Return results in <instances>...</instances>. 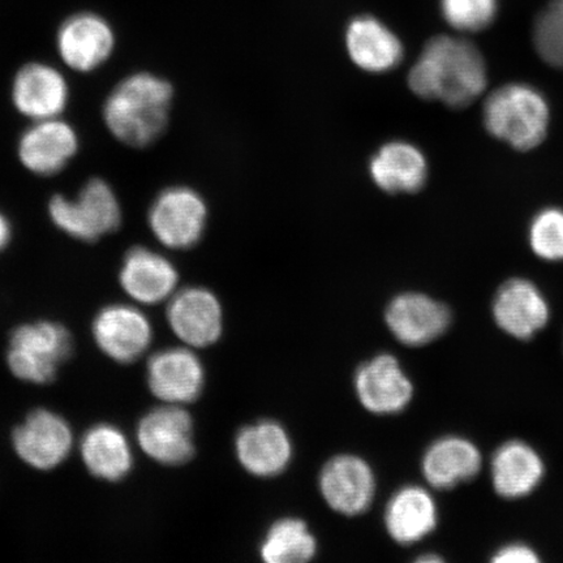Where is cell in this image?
<instances>
[{"instance_id":"cell-1","label":"cell","mask_w":563,"mask_h":563,"mask_svg":"<svg viewBox=\"0 0 563 563\" xmlns=\"http://www.w3.org/2000/svg\"><path fill=\"white\" fill-rule=\"evenodd\" d=\"M408 86L424 100L461 109L484 93L488 86L487 66L471 42L440 35L421 52L408 75Z\"/></svg>"},{"instance_id":"cell-2","label":"cell","mask_w":563,"mask_h":563,"mask_svg":"<svg viewBox=\"0 0 563 563\" xmlns=\"http://www.w3.org/2000/svg\"><path fill=\"white\" fill-rule=\"evenodd\" d=\"M174 90L152 74H135L119 82L104 102L106 125L123 144L144 147L166 130Z\"/></svg>"},{"instance_id":"cell-3","label":"cell","mask_w":563,"mask_h":563,"mask_svg":"<svg viewBox=\"0 0 563 563\" xmlns=\"http://www.w3.org/2000/svg\"><path fill=\"white\" fill-rule=\"evenodd\" d=\"M484 124L492 136L526 152L543 143L549 126L545 97L527 84H508L484 103Z\"/></svg>"},{"instance_id":"cell-4","label":"cell","mask_w":563,"mask_h":563,"mask_svg":"<svg viewBox=\"0 0 563 563\" xmlns=\"http://www.w3.org/2000/svg\"><path fill=\"white\" fill-rule=\"evenodd\" d=\"M70 352L73 338L68 330L60 323L40 321L12 333L7 362L18 378L44 385L53 382Z\"/></svg>"},{"instance_id":"cell-5","label":"cell","mask_w":563,"mask_h":563,"mask_svg":"<svg viewBox=\"0 0 563 563\" xmlns=\"http://www.w3.org/2000/svg\"><path fill=\"white\" fill-rule=\"evenodd\" d=\"M48 214L56 228L79 241L96 242L121 227L122 210L112 188L102 179H90L76 200L54 196Z\"/></svg>"},{"instance_id":"cell-6","label":"cell","mask_w":563,"mask_h":563,"mask_svg":"<svg viewBox=\"0 0 563 563\" xmlns=\"http://www.w3.org/2000/svg\"><path fill=\"white\" fill-rule=\"evenodd\" d=\"M208 209L188 187L165 189L150 210V227L158 241L173 250L191 249L206 230Z\"/></svg>"},{"instance_id":"cell-7","label":"cell","mask_w":563,"mask_h":563,"mask_svg":"<svg viewBox=\"0 0 563 563\" xmlns=\"http://www.w3.org/2000/svg\"><path fill=\"white\" fill-rule=\"evenodd\" d=\"M492 309L497 327L519 341L531 340L540 333L551 317L544 294L525 278L506 280L498 288Z\"/></svg>"},{"instance_id":"cell-8","label":"cell","mask_w":563,"mask_h":563,"mask_svg":"<svg viewBox=\"0 0 563 563\" xmlns=\"http://www.w3.org/2000/svg\"><path fill=\"white\" fill-rule=\"evenodd\" d=\"M141 449L162 464L178 466L195 454L191 415L180 407H159L140 421Z\"/></svg>"},{"instance_id":"cell-9","label":"cell","mask_w":563,"mask_h":563,"mask_svg":"<svg viewBox=\"0 0 563 563\" xmlns=\"http://www.w3.org/2000/svg\"><path fill=\"white\" fill-rule=\"evenodd\" d=\"M385 319L400 343L418 347L445 333L452 322V313L445 305L424 294L407 292L390 301Z\"/></svg>"},{"instance_id":"cell-10","label":"cell","mask_w":563,"mask_h":563,"mask_svg":"<svg viewBox=\"0 0 563 563\" xmlns=\"http://www.w3.org/2000/svg\"><path fill=\"white\" fill-rule=\"evenodd\" d=\"M18 455L37 470H53L73 448V432L65 419L47 410L30 415L12 435Z\"/></svg>"},{"instance_id":"cell-11","label":"cell","mask_w":563,"mask_h":563,"mask_svg":"<svg viewBox=\"0 0 563 563\" xmlns=\"http://www.w3.org/2000/svg\"><path fill=\"white\" fill-rule=\"evenodd\" d=\"M56 46L69 68L90 73L109 59L114 51L115 35L108 21L95 13H79L62 24Z\"/></svg>"},{"instance_id":"cell-12","label":"cell","mask_w":563,"mask_h":563,"mask_svg":"<svg viewBox=\"0 0 563 563\" xmlns=\"http://www.w3.org/2000/svg\"><path fill=\"white\" fill-rule=\"evenodd\" d=\"M320 489L330 508L344 516H357L372 504L375 475L362 457L335 456L322 470Z\"/></svg>"},{"instance_id":"cell-13","label":"cell","mask_w":563,"mask_h":563,"mask_svg":"<svg viewBox=\"0 0 563 563\" xmlns=\"http://www.w3.org/2000/svg\"><path fill=\"white\" fill-rule=\"evenodd\" d=\"M95 340L112 361L129 364L137 361L152 342L146 317L130 306H109L93 322Z\"/></svg>"},{"instance_id":"cell-14","label":"cell","mask_w":563,"mask_h":563,"mask_svg":"<svg viewBox=\"0 0 563 563\" xmlns=\"http://www.w3.org/2000/svg\"><path fill=\"white\" fill-rule=\"evenodd\" d=\"M167 320L183 342L208 347L222 334V308L207 288H186L175 295L167 308Z\"/></svg>"},{"instance_id":"cell-15","label":"cell","mask_w":563,"mask_h":563,"mask_svg":"<svg viewBox=\"0 0 563 563\" xmlns=\"http://www.w3.org/2000/svg\"><path fill=\"white\" fill-rule=\"evenodd\" d=\"M358 399L368 411L378 415L397 413L411 402L413 387L396 357L378 355L356 372Z\"/></svg>"},{"instance_id":"cell-16","label":"cell","mask_w":563,"mask_h":563,"mask_svg":"<svg viewBox=\"0 0 563 563\" xmlns=\"http://www.w3.org/2000/svg\"><path fill=\"white\" fill-rule=\"evenodd\" d=\"M77 150L79 140L75 130L58 118L37 121L23 133L18 147L21 164L44 176L59 173Z\"/></svg>"},{"instance_id":"cell-17","label":"cell","mask_w":563,"mask_h":563,"mask_svg":"<svg viewBox=\"0 0 563 563\" xmlns=\"http://www.w3.org/2000/svg\"><path fill=\"white\" fill-rule=\"evenodd\" d=\"M12 101L21 114L35 122L58 118L68 101L67 81L58 69L30 63L13 80Z\"/></svg>"},{"instance_id":"cell-18","label":"cell","mask_w":563,"mask_h":563,"mask_svg":"<svg viewBox=\"0 0 563 563\" xmlns=\"http://www.w3.org/2000/svg\"><path fill=\"white\" fill-rule=\"evenodd\" d=\"M203 368L192 351L158 352L147 364V384L157 398L168 404H191L203 387Z\"/></svg>"},{"instance_id":"cell-19","label":"cell","mask_w":563,"mask_h":563,"mask_svg":"<svg viewBox=\"0 0 563 563\" xmlns=\"http://www.w3.org/2000/svg\"><path fill=\"white\" fill-rule=\"evenodd\" d=\"M545 466L537 449L520 440L505 442L492 460V483L499 497L530 496L543 482Z\"/></svg>"},{"instance_id":"cell-20","label":"cell","mask_w":563,"mask_h":563,"mask_svg":"<svg viewBox=\"0 0 563 563\" xmlns=\"http://www.w3.org/2000/svg\"><path fill=\"white\" fill-rule=\"evenodd\" d=\"M235 449L239 462L252 475H278L291 461L290 438L277 422L265 420L239 432Z\"/></svg>"},{"instance_id":"cell-21","label":"cell","mask_w":563,"mask_h":563,"mask_svg":"<svg viewBox=\"0 0 563 563\" xmlns=\"http://www.w3.org/2000/svg\"><path fill=\"white\" fill-rule=\"evenodd\" d=\"M178 278V272L166 257L144 246L126 252L119 276L124 291L144 305H157L170 297Z\"/></svg>"},{"instance_id":"cell-22","label":"cell","mask_w":563,"mask_h":563,"mask_svg":"<svg viewBox=\"0 0 563 563\" xmlns=\"http://www.w3.org/2000/svg\"><path fill=\"white\" fill-rule=\"evenodd\" d=\"M346 45L352 62L372 74L387 73L404 58L402 42L382 21L371 16L351 21Z\"/></svg>"},{"instance_id":"cell-23","label":"cell","mask_w":563,"mask_h":563,"mask_svg":"<svg viewBox=\"0 0 563 563\" xmlns=\"http://www.w3.org/2000/svg\"><path fill=\"white\" fill-rule=\"evenodd\" d=\"M482 462V454L473 442L449 435L427 450L422 474L433 488L452 489L481 473Z\"/></svg>"},{"instance_id":"cell-24","label":"cell","mask_w":563,"mask_h":563,"mask_svg":"<svg viewBox=\"0 0 563 563\" xmlns=\"http://www.w3.org/2000/svg\"><path fill=\"white\" fill-rule=\"evenodd\" d=\"M369 173L373 181L386 192H417L426 185L428 164L417 146L393 141L373 156Z\"/></svg>"},{"instance_id":"cell-25","label":"cell","mask_w":563,"mask_h":563,"mask_svg":"<svg viewBox=\"0 0 563 563\" xmlns=\"http://www.w3.org/2000/svg\"><path fill=\"white\" fill-rule=\"evenodd\" d=\"M438 508L426 489L405 487L394 495L385 512L386 530L399 544L418 543L438 526Z\"/></svg>"},{"instance_id":"cell-26","label":"cell","mask_w":563,"mask_h":563,"mask_svg":"<svg viewBox=\"0 0 563 563\" xmlns=\"http://www.w3.org/2000/svg\"><path fill=\"white\" fill-rule=\"evenodd\" d=\"M81 454L89 473L102 481H122L132 468L130 443L112 426L101 424L89 429L81 442Z\"/></svg>"},{"instance_id":"cell-27","label":"cell","mask_w":563,"mask_h":563,"mask_svg":"<svg viewBox=\"0 0 563 563\" xmlns=\"http://www.w3.org/2000/svg\"><path fill=\"white\" fill-rule=\"evenodd\" d=\"M316 540L302 520H278L267 531L262 545V558L267 563H302L316 554Z\"/></svg>"},{"instance_id":"cell-28","label":"cell","mask_w":563,"mask_h":563,"mask_svg":"<svg viewBox=\"0 0 563 563\" xmlns=\"http://www.w3.org/2000/svg\"><path fill=\"white\" fill-rule=\"evenodd\" d=\"M533 44L549 66L563 69V0H551L533 26Z\"/></svg>"},{"instance_id":"cell-29","label":"cell","mask_w":563,"mask_h":563,"mask_svg":"<svg viewBox=\"0 0 563 563\" xmlns=\"http://www.w3.org/2000/svg\"><path fill=\"white\" fill-rule=\"evenodd\" d=\"M530 244L534 255L547 262H563V210L549 208L533 218Z\"/></svg>"},{"instance_id":"cell-30","label":"cell","mask_w":563,"mask_h":563,"mask_svg":"<svg viewBox=\"0 0 563 563\" xmlns=\"http://www.w3.org/2000/svg\"><path fill=\"white\" fill-rule=\"evenodd\" d=\"M497 0H441L446 23L460 32H481L497 15Z\"/></svg>"},{"instance_id":"cell-31","label":"cell","mask_w":563,"mask_h":563,"mask_svg":"<svg viewBox=\"0 0 563 563\" xmlns=\"http://www.w3.org/2000/svg\"><path fill=\"white\" fill-rule=\"evenodd\" d=\"M492 561L497 563H537L540 559L531 547L509 544L499 549Z\"/></svg>"},{"instance_id":"cell-32","label":"cell","mask_w":563,"mask_h":563,"mask_svg":"<svg viewBox=\"0 0 563 563\" xmlns=\"http://www.w3.org/2000/svg\"><path fill=\"white\" fill-rule=\"evenodd\" d=\"M11 224L7 218L0 213V251H3L11 241Z\"/></svg>"},{"instance_id":"cell-33","label":"cell","mask_w":563,"mask_h":563,"mask_svg":"<svg viewBox=\"0 0 563 563\" xmlns=\"http://www.w3.org/2000/svg\"><path fill=\"white\" fill-rule=\"evenodd\" d=\"M420 562H440L441 559L438 558V555H432V558H428V555H426V558H422L419 560Z\"/></svg>"}]
</instances>
